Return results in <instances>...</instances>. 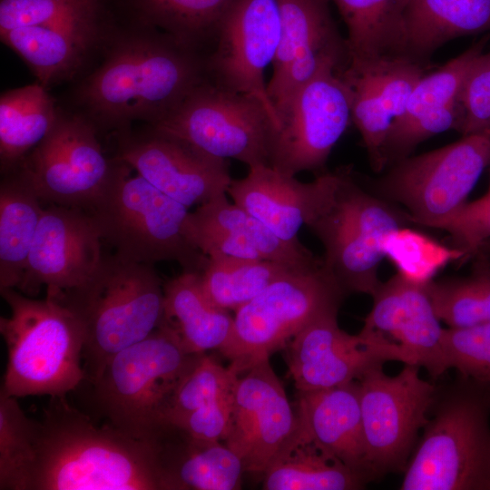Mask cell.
Here are the masks:
<instances>
[{
  "label": "cell",
  "mask_w": 490,
  "mask_h": 490,
  "mask_svg": "<svg viewBox=\"0 0 490 490\" xmlns=\"http://www.w3.org/2000/svg\"><path fill=\"white\" fill-rule=\"evenodd\" d=\"M462 119V106L456 101L412 119L392 122L384 147L387 164L406 158L418 143L431 136L449 129L458 131Z\"/></svg>",
  "instance_id": "44"
},
{
  "label": "cell",
  "mask_w": 490,
  "mask_h": 490,
  "mask_svg": "<svg viewBox=\"0 0 490 490\" xmlns=\"http://www.w3.org/2000/svg\"><path fill=\"white\" fill-rule=\"evenodd\" d=\"M471 273L464 278L432 280L426 285L438 318L448 328L490 321V259L478 251Z\"/></svg>",
  "instance_id": "34"
},
{
  "label": "cell",
  "mask_w": 490,
  "mask_h": 490,
  "mask_svg": "<svg viewBox=\"0 0 490 490\" xmlns=\"http://www.w3.org/2000/svg\"><path fill=\"white\" fill-rule=\"evenodd\" d=\"M324 247L323 266L346 293L372 296L381 284L378 266L384 258L349 213L338 191V172L318 212L306 225Z\"/></svg>",
  "instance_id": "25"
},
{
  "label": "cell",
  "mask_w": 490,
  "mask_h": 490,
  "mask_svg": "<svg viewBox=\"0 0 490 490\" xmlns=\"http://www.w3.org/2000/svg\"><path fill=\"white\" fill-rule=\"evenodd\" d=\"M115 29L102 64L80 85L77 98L95 125L121 130L152 124L209 80L206 57L169 34L133 18Z\"/></svg>",
  "instance_id": "1"
},
{
  "label": "cell",
  "mask_w": 490,
  "mask_h": 490,
  "mask_svg": "<svg viewBox=\"0 0 490 490\" xmlns=\"http://www.w3.org/2000/svg\"><path fill=\"white\" fill-rule=\"evenodd\" d=\"M136 20L158 28L193 49L214 40L237 0H121Z\"/></svg>",
  "instance_id": "32"
},
{
  "label": "cell",
  "mask_w": 490,
  "mask_h": 490,
  "mask_svg": "<svg viewBox=\"0 0 490 490\" xmlns=\"http://www.w3.org/2000/svg\"><path fill=\"white\" fill-rule=\"evenodd\" d=\"M112 179L92 210L103 240L120 258L147 265L174 261L201 273L209 257L190 237L189 208L116 161Z\"/></svg>",
  "instance_id": "6"
},
{
  "label": "cell",
  "mask_w": 490,
  "mask_h": 490,
  "mask_svg": "<svg viewBox=\"0 0 490 490\" xmlns=\"http://www.w3.org/2000/svg\"><path fill=\"white\" fill-rule=\"evenodd\" d=\"M164 319L192 354L219 350L228 340L234 317L205 294L201 273L183 271L163 284Z\"/></svg>",
  "instance_id": "27"
},
{
  "label": "cell",
  "mask_w": 490,
  "mask_h": 490,
  "mask_svg": "<svg viewBox=\"0 0 490 490\" xmlns=\"http://www.w3.org/2000/svg\"><path fill=\"white\" fill-rule=\"evenodd\" d=\"M102 241L92 214L50 204L44 210L17 289L34 295L45 287L46 297L58 299L95 271L103 257Z\"/></svg>",
  "instance_id": "17"
},
{
  "label": "cell",
  "mask_w": 490,
  "mask_h": 490,
  "mask_svg": "<svg viewBox=\"0 0 490 490\" xmlns=\"http://www.w3.org/2000/svg\"><path fill=\"white\" fill-rule=\"evenodd\" d=\"M348 66L368 79L393 120L404 114L413 91L424 76L419 63L402 55L386 57L365 66Z\"/></svg>",
  "instance_id": "42"
},
{
  "label": "cell",
  "mask_w": 490,
  "mask_h": 490,
  "mask_svg": "<svg viewBox=\"0 0 490 490\" xmlns=\"http://www.w3.org/2000/svg\"><path fill=\"white\" fill-rule=\"evenodd\" d=\"M114 6L81 18L44 26H26L0 33L47 88L74 76L88 54L115 30Z\"/></svg>",
  "instance_id": "21"
},
{
  "label": "cell",
  "mask_w": 490,
  "mask_h": 490,
  "mask_svg": "<svg viewBox=\"0 0 490 490\" xmlns=\"http://www.w3.org/2000/svg\"><path fill=\"white\" fill-rule=\"evenodd\" d=\"M117 0H0V33L44 26L106 10Z\"/></svg>",
  "instance_id": "41"
},
{
  "label": "cell",
  "mask_w": 490,
  "mask_h": 490,
  "mask_svg": "<svg viewBox=\"0 0 490 490\" xmlns=\"http://www.w3.org/2000/svg\"><path fill=\"white\" fill-rule=\"evenodd\" d=\"M10 315L0 318L7 348L1 392L14 397H64L86 379L82 366L83 327L62 302L35 299L15 289H1Z\"/></svg>",
  "instance_id": "4"
},
{
  "label": "cell",
  "mask_w": 490,
  "mask_h": 490,
  "mask_svg": "<svg viewBox=\"0 0 490 490\" xmlns=\"http://www.w3.org/2000/svg\"><path fill=\"white\" fill-rule=\"evenodd\" d=\"M279 37L278 0H237L220 22L215 47L206 57L209 80L260 103L273 130L279 121L267 92L264 71L275 60Z\"/></svg>",
  "instance_id": "14"
},
{
  "label": "cell",
  "mask_w": 490,
  "mask_h": 490,
  "mask_svg": "<svg viewBox=\"0 0 490 490\" xmlns=\"http://www.w3.org/2000/svg\"><path fill=\"white\" fill-rule=\"evenodd\" d=\"M488 38V35L485 36L436 72L424 75L413 91L404 114L392 122H404L459 101L464 81L483 54Z\"/></svg>",
  "instance_id": "40"
},
{
  "label": "cell",
  "mask_w": 490,
  "mask_h": 490,
  "mask_svg": "<svg viewBox=\"0 0 490 490\" xmlns=\"http://www.w3.org/2000/svg\"><path fill=\"white\" fill-rule=\"evenodd\" d=\"M54 299L83 327V369L89 381L112 357L147 338L164 319L163 284L153 266L115 253L103 256L88 279Z\"/></svg>",
  "instance_id": "3"
},
{
  "label": "cell",
  "mask_w": 490,
  "mask_h": 490,
  "mask_svg": "<svg viewBox=\"0 0 490 490\" xmlns=\"http://www.w3.org/2000/svg\"><path fill=\"white\" fill-rule=\"evenodd\" d=\"M346 294L323 262L294 270L235 310L232 331L219 351L240 375L284 349L316 319L338 312Z\"/></svg>",
  "instance_id": "8"
},
{
  "label": "cell",
  "mask_w": 490,
  "mask_h": 490,
  "mask_svg": "<svg viewBox=\"0 0 490 490\" xmlns=\"http://www.w3.org/2000/svg\"><path fill=\"white\" fill-rule=\"evenodd\" d=\"M201 354L189 353L164 322L119 351L90 382L107 425L145 440Z\"/></svg>",
  "instance_id": "7"
},
{
  "label": "cell",
  "mask_w": 490,
  "mask_h": 490,
  "mask_svg": "<svg viewBox=\"0 0 490 490\" xmlns=\"http://www.w3.org/2000/svg\"><path fill=\"white\" fill-rule=\"evenodd\" d=\"M382 252L395 265L398 275L419 286L434 280L435 275L449 262L463 263L465 256L461 250L442 245L408 226L387 234Z\"/></svg>",
  "instance_id": "37"
},
{
  "label": "cell",
  "mask_w": 490,
  "mask_h": 490,
  "mask_svg": "<svg viewBox=\"0 0 490 490\" xmlns=\"http://www.w3.org/2000/svg\"><path fill=\"white\" fill-rule=\"evenodd\" d=\"M487 193H490V185H489V190H488Z\"/></svg>",
  "instance_id": "48"
},
{
  "label": "cell",
  "mask_w": 490,
  "mask_h": 490,
  "mask_svg": "<svg viewBox=\"0 0 490 490\" xmlns=\"http://www.w3.org/2000/svg\"><path fill=\"white\" fill-rule=\"evenodd\" d=\"M419 369L405 364L398 374L388 376L380 367L358 380L366 460L372 480L404 472L418 433L428 420L437 392L420 377Z\"/></svg>",
  "instance_id": "11"
},
{
  "label": "cell",
  "mask_w": 490,
  "mask_h": 490,
  "mask_svg": "<svg viewBox=\"0 0 490 490\" xmlns=\"http://www.w3.org/2000/svg\"><path fill=\"white\" fill-rule=\"evenodd\" d=\"M38 432L17 398L0 393V490L29 489Z\"/></svg>",
  "instance_id": "36"
},
{
  "label": "cell",
  "mask_w": 490,
  "mask_h": 490,
  "mask_svg": "<svg viewBox=\"0 0 490 490\" xmlns=\"http://www.w3.org/2000/svg\"><path fill=\"white\" fill-rule=\"evenodd\" d=\"M240 374L201 354L175 391L162 421L172 422L230 396Z\"/></svg>",
  "instance_id": "39"
},
{
  "label": "cell",
  "mask_w": 490,
  "mask_h": 490,
  "mask_svg": "<svg viewBox=\"0 0 490 490\" xmlns=\"http://www.w3.org/2000/svg\"><path fill=\"white\" fill-rule=\"evenodd\" d=\"M60 113L40 83L9 90L0 97L1 169L20 164L52 131Z\"/></svg>",
  "instance_id": "31"
},
{
  "label": "cell",
  "mask_w": 490,
  "mask_h": 490,
  "mask_svg": "<svg viewBox=\"0 0 490 490\" xmlns=\"http://www.w3.org/2000/svg\"><path fill=\"white\" fill-rule=\"evenodd\" d=\"M489 162L490 130L397 162L376 189L401 204L413 223L437 228L466 202Z\"/></svg>",
  "instance_id": "10"
},
{
  "label": "cell",
  "mask_w": 490,
  "mask_h": 490,
  "mask_svg": "<svg viewBox=\"0 0 490 490\" xmlns=\"http://www.w3.org/2000/svg\"><path fill=\"white\" fill-rule=\"evenodd\" d=\"M116 161L188 208L226 195L232 181L225 159L152 130L142 137L122 136Z\"/></svg>",
  "instance_id": "19"
},
{
  "label": "cell",
  "mask_w": 490,
  "mask_h": 490,
  "mask_svg": "<svg viewBox=\"0 0 490 490\" xmlns=\"http://www.w3.org/2000/svg\"><path fill=\"white\" fill-rule=\"evenodd\" d=\"M338 313L327 314L303 328L284 348L297 391L321 389L358 380L386 362L406 364L395 344L380 336L341 329Z\"/></svg>",
  "instance_id": "15"
},
{
  "label": "cell",
  "mask_w": 490,
  "mask_h": 490,
  "mask_svg": "<svg viewBox=\"0 0 490 490\" xmlns=\"http://www.w3.org/2000/svg\"><path fill=\"white\" fill-rule=\"evenodd\" d=\"M367 483L306 437L299 427L262 474L265 490H356L364 488Z\"/></svg>",
  "instance_id": "28"
},
{
  "label": "cell",
  "mask_w": 490,
  "mask_h": 490,
  "mask_svg": "<svg viewBox=\"0 0 490 490\" xmlns=\"http://www.w3.org/2000/svg\"><path fill=\"white\" fill-rule=\"evenodd\" d=\"M114 164L103 154L92 121L60 113L49 134L21 162L19 174L42 201L93 210Z\"/></svg>",
  "instance_id": "13"
},
{
  "label": "cell",
  "mask_w": 490,
  "mask_h": 490,
  "mask_svg": "<svg viewBox=\"0 0 490 490\" xmlns=\"http://www.w3.org/2000/svg\"><path fill=\"white\" fill-rule=\"evenodd\" d=\"M280 37L267 92L277 114L296 90L328 64L344 69L346 39L338 31L329 0H278ZM279 117V116H278Z\"/></svg>",
  "instance_id": "18"
},
{
  "label": "cell",
  "mask_w": 490,
  "mask_h": 490,
  "mask_svg": "<svg viewBox=\"0 0 490 490\" xmlns=\"http://www.w3.org/2000/svg\"><path fill=\"white\" fill-rule=\"evenodd\" d=\"M152 446L162 490H236L245 471L222 441L197 438L160 422L146 439Z\"/></svg>",
  "instance_id": "22"
},
{
  "label": "cell",
  "mask_w": 490,
  "mask_h": 490,
  "mask_svg": "<svg viewBox=\"0 0 490 490\" xmlns=\"http://www.w3.org/2000/svg\"><path fill=\"white\" fill-rule=\"evenodd\" d=\"M193 222L218 228L250 243L263 260L277 261L299 269L316 268L322 264L301 243L281 240L263 222L247 211L230 203L226 195L198 206L191 212Z\"/></svg>",
  "instance_id": "33"
},
{
  "label": "cell",
  "mask_w": 490,
  "mask_h": 490,
  "mask_svg": "<svg viewBox=\"0 0 490 490\" xmlns=\"http://www.w3.org/2000/svg\"><path fill=\"white\" fill-rule=\"evenodd\" d=\"M328 184V172L301 182L269 165H258L249 168L246 177L232 180L227 193L281 240L300 243L298 233L319 211Z\"/></svg>",
  "instance_id": "23"
},
{
  "label": "cell",
  "mask_w": 490,
  "mask_h": 490,
  "mask_svg": "<svg viewBox=\"0 0 490 490\" xmlns=\"http://www.w3.org/2000/svg\"><path fill=\"white\" fill-rule=\"evenodd\" d=\"M490 30V0H408L401 55L420 64L445 43Z\"/></svg>",
  "instance_id": "26"
},
{
  "label": "cell",
  "mask_w": 490,
  "mask_h": 490,
  "mask_svg": "<svg viewBox=\"0 0 490 490\" xmlns=\"http://www.w3.org/2000/svg\"><path fill=\"white\" fill-rule=\"evenodd\" d=\"M372 298V309L360 331L395 344L406 364L425 368L434 378L450 369L446 328L441 326L426 286L413 284L397 273L381 282Z\"/></svg>",
  "instance_id": "20"
},
{
  "label": "cell",
  "mask_w": 490,
  "mask_h": 490,
  "mask_svg": "<svg viewBox=\"0 0 490 490\" xmlns=\"http://www.w3.org/2000/svg\"><path fill=\"white\" fill-rule=\"evenodd\" d=\"M299 431L368 482L358 381L327 388L297 391Z\"/></svg>",
  "instance_id": "24"
},
{
  "label": "cell",
  "mask_w": 490,
  "mask_h": 490,
  "mask_svg": "<svg viewBox=\"0 0 490 490\" xmlns=\"http://www.w3.org/2000/svg\"><path fill=\"white\" fill-rule=\"evenodd\" d=\"M298 422L296 409L266 358L237 378L222 442L240 458L246 472L262 475L292 437Z\"/></svg>",
  "instance_id": "16"
},
{
  "label": "cell",
  "mask_w": 490,
  "mask_h": 490,
  "mask_svg": "<svg viewBox=\"0 0 490 490\" xmlns=\"http://www.w3.org/2000/svg\"><path fill=\"white\" fill-rule=\"evenodd\" d=\"M151 127L216 158L269 165L273 122L264 106L210 80Z\"/></svg>",
  "instance_id": "9"
},
{
  "label": "cell",
  "mask_w": 490,
  "mask_h": 490,
  "mask_svg": "<svg viewBox=\"0 0 490 490\" xmlns=\"http://www.w3.org/2000/svg\"><path fill=\"white\" fill-rule=\"evenodd\" d=\"M340 68L328 64L299 86L278 113L269 166L290 176L321 169L351 120Z\"/></svg>",
  "instance_id": "12"
},
{
  "label": "cell",
  "mask_w": 490,
  "mask_h": 490,
  "mask_svg": "<svg viewBox=\"0 0 490 490\" xmlns=\"http://www.w3.org/2000/svg\"><path fill=\"white\" fill-rule=\"evenodd\" d=\"M436 229L449 233L454 247L464 252L463 263L473 259L482 244L490 240V193L466 202Z\"/></svg>",
  "instance_id": "46"
},
{
  "label": "cell",
  "mask_w": 490,
  "mask_h": 490,
  "mask_svg": "<svg viewBox=\"0 0 490 490\" xmlns=\"http://www.w3.org/2000/svg\"><path fill=\"white\" fill-rule=\"evenodd\" d=\"M298 269L268 260L209 259L201 280L205 294L215 305L237 310L275 280Z\"/></svg>",
  "instance_id": "35"
},
{
  "label": "cell",
  "mask_w": 490,
  "mask_h": 490,
  "mask_svg": "<svg viewBox=\"0 0 490 490\" xmlns=\"http://www.w3.org/2000/svg\"><path fill=\"white\" fill-rule=\"evenodd\" d=\"M450 368L461 377L490 388V321L465 328H446Z\"/></svg>",
  "instance_id": "43"
},
{
  "label": "cell",
  "mask_w": 490,
  "mask_h": 490,
  "mask_svg": "<svg viewBox=\"0 0 490 490\" xmlns=\"http://www.w3.org/2000/svg\"><path fill=\"white\" fill-rule=\"evenodd\" d=\"M458 100L464 136L490 130V53L482 54L469 70Z\"/></svg>",
  "instance_id": "45"
},
{
  "label": "cell",
  "mask_w": 490,
  "mask_h": 490,
  "mask_svg": "<svg viewBox=\"0 0 490 490\" xmlns=\"http://www.w3.org/2000/svg\"><path fill=\"white\" fill-rule=\"evenodd\" d=\"M478 251H484L485 253L490 254V240L484 242Z\"/></svg>",
  "instance_id": "47"
},
{
  "label": "cell",
  "mask_w": 490,
  "mask_h": 490,
  "mask_svg": "<svg viewBox=\"0 0 490 490\" xmlns=\"http://www.w3.org/2000/svg\"><path fill=\"white\" fill-rule=\"evenodd\" d=\"M52 399L28 490H162L147 440L97 426L64 397Z\"/></svg>",
  "instance_id": "2"
},
{
  "label": "cell",
  "mask_w": 490,
  "mask_h": 490,
  "mask_svg": "<svg viewBox=\"0 0 490 490\" xmlns=\"http://www.w3.org/2000/svg\"><path fill=\"white\" fill-rule=\"evenodd\" d=\"M339 74L349 91L351 120L361 134L371 167L379 172L387 165L384 147L393 117L365 76L348 65Z\"/></svg>",
  "instance_id": "38"
},
{
  "label": "cell",
  "mask_w": 490,
  "mask_h": 490,
  "mask_svg": "<svg viewBox=\"0 0 490 490\" xmlns=\"http://www.w3.org/2000/svg\"><path fill=\"white\" fill-rule=\"evenodd\" d=\"M348 29V64L365 66L401 55L403 21L408 0H329Z\"/></svg>",
  "instance_id": "29"
},
{
  "label": "cell",
  "mask_w": 490,
  "mask_h": 490,
  "mask_svg": "<svg viewBox=\"0 0 490 490\" xmlns=\"http://www.w3.org/2000/svg\"><path fill=\"white\" fill-rule=\"evenodd\" d=\"M18 173L0 187V290L17 289L23 279L44 208Z\"/></svg>",
  "instance_id": "30"
},
{
  "label": "cell",
  "mask_w": 490,
  "mask_h": 490,
  "mask_svg": "<svg viewBox=\"0 0 490 490\" xmlns=\"http://www.w3.org/2000/svg\"><path fill=\"white\" fill-rule=\"evenodd\" d=\"M423 428L402 490H490V388L461 377Z\"/></svg>",
  "instance_id": "5"
}]
</instances>
